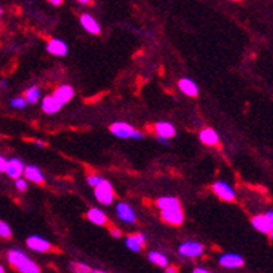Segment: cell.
Segmentation results:
<instances>
[{
  "label": "cell",
  "mask_w": 273,
  "mask_h": 273,
  "mask_svg": "<svg viewBox=\"0 0 273 273\" xmlns=\"http://www.w3.org/2000/svg\"><path fill=\"white\" fill-rule=\"evenodd\" d=\"M80 23L81 25L84 27V30L87 31V32H90V34H93V35H98L101 32V27H99V24L98 21L92 17L91 14H82L80 17Z\"/></svg>",
  "instance_id": "obj_9"
},
{
  "label": "cell",
  "mask_w": 273,
  "mask_h": 273,
  "mask_svg": "<svg viewBox=\"0 0 273 273\" xmlns=\"http://www.w3.org/2000/svg\"><path fill=\"white\" fill-rule=\"evenodd\" d=\"M13 107H18V109H23L27 106V101L24 98H14L12 101Z\"/></svg>",
  "instance_id": "obj_28"
},
{
  "label": "cell",
  "mask_w": 273,
  "mask_h": 273,
  "mask_svg": "<svg viewBox=\"0 0 273 273\" xmlns=\"http://www.w3.org/2000/svg\"><path fill=\"white\" fill-rule=\"evenodd\" d=\"M6 173L9 177L12 179H20V176L24 171V163L20 159H10L7 160V166H6Z\"/></svg>",
  "instance_id": "obj_12"
},
{
  "label": "cell",
  "mask_w": 273,
  "mask_h": 273,
  "mask_svg": "<svg viewBox=\"0 0 273 273\" xmlns=\"http://www.w3.org/2000/svg\"><path fill=\"white\" fill-rule=\"evenodd\" d=\"M148 258L149 261L152 262V263H155V265H158V266H167V258L163 255V254H160V252H149L148 254Z\"/></svg>",
  "instance_id": "obj_23"
},
{
  "label": "cell",
  "mask_w": 273,
  "mask_h": 273,
  "mask_svg": "<svg viewBox=\"0 0 273 273\" xmlns=\"http://www.w3.org/2000/svg\"><path fill=\"white\" fill-rule=\"evenodd\" d=\"M110 131L113 133L114 136H119V138H134V139H142L144 134L136 131L133 127L127 123H114L110 125Z\"/></svg>",
  "instance_id": "obj_2"
},
{
  "label": "cell",
  "mask_w": 273,
  "mask_h": 273,
  "mask_svg": "<svg viewBox=\"0 0 273 273\" xmlns=\"http://www.w3.org/2000/svg\"><path fill=\"white\" fill-rule=\"evenodd\" d=\"M0 273H6V272H4V268H3L1 265H0Z\"/></svg>",
  "instance_id": "obj_39"
},
{
  "label": "cell",
  "mask_w": 273,
  "mask_h": 273,
  "mask_svg": "<svg viewBox=\"0 0 273 273\" xmlns=\"http://www.w3.org/2000/svg\"><path fill=\"white\" fill-rule=\"evenodd\" d=\"M219 263L225 268H240L244 265V259L237 254H223L219 258Z\"/></svg>",
  "instance_id": "obj_11"
},
{
  "label": "cell",
  "mask_w": 273,
  "mask_h": 273,
  "mask_svg": "<svg viewBox=\"0 0 273 273\" xmlns=\"http://www.w3.org/2000/svg\"><path fill=\"white\" fill-rule=\"evenodd\" d=\"M110 234L116 237V239H119V237H121V231L119 230V228H110Z\"/></svg>",
  "instance_id": "obj_31"
},
{
  "label": "cell",
  "mask_w": 273,
  "mask_h": 273,
  "mask_svg": "<svg viewBox=\"0 0 273 273\" xmlns=\"http://www.w3.org/2000/svg\"><path fill=\"white\" fill-rule=\"evenodd\" d=\"M87 216L88 219L91 220L93 225H98V226H102L106 223V215L103 213L101 209H98V208H92L88 211V213H87Z\"/></svg>",
  "instance_id": "obj_22"
},
{
  "label": "cell",
  "mask_w": 273,
  "mask_h": 273,
  "mask_svg": "<svg viewBox=\"0 0 273 273\" xmlns=\"http://www.w3.org/2000/svg\"><path fill=\"white\" fill-rule=\"evenodd\" d=\"M166 273H179V269L176 266H170V268L166 269Z\"/></svg>",
  "instance_id": "obj_33"
},
{
  "label": "cell",
  "mask_w": 273,
  "mask_h": 273,
  "mask_svg": "<svg viewBox=\"0 0 273 273\" xmlns=\"http://www.w3.org/2000/svg\"><path fill=\"white\" fill-rule=\"evenodd\" d=\"M46 49L49 53L55 55V56H66L67 55V45L64 41L61 39H50L46 45Z\"/></svg>",
  "instance_id": "obj_10"
},
{
  "label": "cell",
  "mask_w": 273,
  "mask_h": 273,
  "mask_svg": "<svg viewBox=\"0 0 273 273\" xmlns=\"http://www.w3.org/2000/svg\"><path fill=\"white\" fill-rule=\"evenodd\" d=\"M39 93H41L39 88H36V87L30 88L28 91L25 92V101L28 103H36L39 99Z\"/></svg>",
  "instance_id": "obj_25"
},
{
  "label": "cell",
  "mask_w": 273,
  "mask_h": 273,
  "mask_svg": "<svg viewBox=\"0 0 273 273\" xmlns=\"http://www.w3.org/2000/svg\"><path fill=\"white\" fill-rule=\"evenodd\" d=\"M230 1H239V0H230Z\"/></svg>",
  "instance_id": "obj_42"
},
{
  "label": "cell",
  "mask_w": 273,
  "mask_h": 273,
  "mask_svg": "<svg viewBox=\"0 0 273 273\" xmlns=\"http://www.w3.org/2000/svg\"><path fill=\"white\" fill-rule=\"evenodd\" d=\"M6 166H7V159L0 156V171L6 170Z\"/></svg>",
  "instance_id": "obj_30"
},
{
  "label": "cell",
  "mask_w": 273,
  "mask_h": 273,
  "mask_svg": "<svg viewBox=\"0 0 273 273\" xmlns=\"http://www.w3.org/2000/svg\"><path fill=\"white\" fill-rule=\"evenodd\" d=\"M34 144L36 145V147H39V148H45L46 147V142H44V141H39V139H35Z\"/></svg>",
  "instance_id": "obj_32"
},
{
  "label": "cell",
  "mask_w": 273,
  "mask_h": 273,
  "mask_svg": "<svg viewBox=\"0 0 273 273\" xmlns=\"http://www.w3.org/2000/svg\"><path fill=\"white\" fill-rule=\"evenodd\" d=\"M193 273H211V272H208V271L204 269V268H197V269H194Z\"/></svg>",
  "instance_id": "obj_34"
},
{
  "label": "cell",
  "mask_w": 273,
  "mask_h": 273,
  "mask_svg": "<svg viewBox=\"0 0 273 273\" xmlns=\"http://www.w3.org/2000/svg\"><path fill=\"white\" fill-rule=\"evenodd\" d=\"M1 15H3V9L0 7V17H1Z\"/></svg>",
  "instance_id": "obj_41"
},
{
  "label": "cell",
  "mask_w": 273,
  "mask_h": 273,
  "mask_svg": "<svg viewBox=\"0 0 273 273\" xmlns=\"http://www.w3.org/2000/svg\"><path fill=\"white\" fill-rule=\"evenodd\" d=\"M27 245L31 250L38 251V252H46V251H50V248H52V244L49 241H46L45 239L39 237V236H31L30 239L27 240Z\"/></svg>",
  "instance_id": "obj_8"
},
{
  "label": "cell",
  "mask_w": 273,
  "mask_h": 273,
  "mask_svg": "<svg viewBox=\"0 0 273 273\" xmlns=\"http://www.w3.org/2000/svg\"><path fill=\"white\" fill-rule=\"evenodd\" d=\"M47 1H49V3H52L53 6H59V4H61V1H63V0H47Z\"/></svg>",
  "instance_id": "obj_36"
},
{
  "label": "cell",
  "mask_w": 273,
  "mask_h": 273,
  "mask_svg": "<svg viewBox=\"0 0 273 273\" xmlns=\"http://www.w3.org/2000/svg\"><path fill=\"white\" fill-rule=\"evenodd\" d=\"M15 187H17L20 191H25L27 187H28V184H27V182L23 180V179H17V180H15Z\"/></svg>",
  "instance_id": "obj_29"
},
{
  "label": "cell",
  "mask_w": 273,
  "mask_h": 273,
  "mask_svg": "<svg viewBox=\"0 0 273 273\" xmlns=\"http://www.w3.org/2000/svg\"><path fill=\"white\" fill-rule=\"evenodd\" d=\"M0 85H1L3 88H6V87H7V84H6V81H1V84H0Z\"/></svg>",
  "instance_id": "obj_38"
},
{
  "label": "cell",
  "mask_w": 273,
  "mask_h": 273,
  "mask_svg": "<svg viewBox=\"0 0 273 273\" xmlns=\"http://www.w3.org/2000/svg\"><path fill=\"white\" fill-rule=\"evenodd\" d=\"M252 226L259 230L262 233H268L272 237V228H273V213L272 211L268 212L266 215L262 216H255L252 219Z\"/></svg>",
  "instance_id": "obj_4"
},
{
  "label": "cell",
  "mask_w": 273,
  "mask_h": 273,
  "mask_svg": "<svg viewBox=\"0 0 273 273\" xmlns=\"http://www.w3.org/2000/svg\"><path fill=\"white\" fill-rule=\"evenodd\" d=\"M87 182H88V184L90 185H92V187H98L101 182H103L102 177H99V176H95V174H92V176H90L88 179H87Z\"/></svg>",
  "instance_id": "obj_27"
},
{
  "label": "cell",
  "mask_w": 273,
  "mask_h": 273,
  "mask_svg": "<svg viewBox=\"0 0 273 273\" xmlns=\"http://www.w3.org/2000/svg\"><path fill=\"white\" fill-rule=\"evenodd\" d=\"M145 243H147L145 236L141 234V233H136L134 236H128L127 240H125V245L131 251H134V252L142 250L145 247Z\"/></svg>",
  "instance_id": "obj_13"
},
{
  "label": "cell",
  "mask_w": 273,
  "mask_h": 273,
  "mask_svg": "<svg viewBox=\"0 0 273 273\" xmlns=\"http://www.w3.org/2000/svg\"><path fill=\"white\" fill-rule=\"evenodd\" d=\"M52 96H53L57 102L63 106L64 103H67L68 101H70V99L74 96V90H73L71 87H68V85H61V87H59V88H57Z\"/></svg>",
  "instance_id": "obj_14"
},
{
  "label": "cell",
  "mask_w": 273,
  "mask_h": 273,
  "mask_svg": "<svg viewBox=\"0 0 273 273\" xmlns=\"http://www.w3.org/2000/svg\"><path fill=\"white\" fill-rule=\"evenodd\" d=\"M0 237H3V239H10L12 237V228L3 220H0Z\"/></svg>",
  "instance_id": "obj_26"
},
{
  "label": "cell",
  "mask_w": 273,
  "mask_h": 273,
  "mask_svg": "<svg viewBox=\"0 0 273 273\" xmlns=\"http://www.w3.org/2000/svg\"><path fill=\"white\" fill-rule=\"evenodd\" d=\"M23 173L25 174V179L30 180V182H38V184H42V182H44V174H42V171L39 170L36 166H32V165L25 166Z\"/></svg>",
  "instance_id": "obj_16"
},
{
  "label": "cell",
  "mask_w": 273,
  "mask_h": 273,
  "mask_svg": "<svg viewBox=\"0 0 273 273\" xmlns=\"http://www.w3.org/2000/svg\"><path fill=\"white\" fill-rule=\"evenodd\" d=\"M95 197L103 205H110L113 202V187L110 182L103 180L98 187H95Z\"/></svg>",
  "instance_id": "obj_3"
},
{
  "label": "cell",
  "mask_w": 273,
  "mask_h": 273,
  "mask_svg": "<svg viewBox=\"0 0 273 273\" xmlns=\"http://www.w3.org/2000/svg\"><path fill=\"white\" fill-rule=\"evenodd\" d=\"M42 109H44L45 113L53 114L61 109V105L57 102L53 96H46L45 99L42 101Z\"/></svg>",
  "instance_id": "obj_19"
},
{
  "label": "cell",
  "mask_w": 273,
  "mask_h": 273,
  "mask_svg": "<svg viewBox=\"0 0 273 273\" xmlns=\"http://www.w3.org/2000/svg\"><path fill=\"white\" fill-rule=\"evenodd\" d=\"M117 213H119V216L120 219L125 222V223H134L136 222V213H134V211L130 208V205L124 204V202H120V204L117 205Z\"/></svg>",
  "instance_id": "obj_15"
},
{
  "label": "cell",
  "mask_w": 273,
  "mask_h": 273,
  "mask_svg": "<svg viewBox=\"0 0 273 273\" xmlns=\"http://www.w3.org/2000/svg\"><path fill=\"white\" fill-rule=\"evenodd\" d=\"M70 269L74 273H92L91 268L85 263H81V262H71L70 263Z\"/></svg>",
  "instance_id": "obj_24"
},
{
  "label": "cell",
  "mask_w": 273,
  "mask_h": 273,
  "mask_svg": "<svg viewBox=\"0 0 273 273\" xmlns=\"http://www.w3.org/2000/svg\"><path fill=\"white\" fill-rule=\"evenodd\" d=\"M92 273H107V272H102V271H93Z\"/></svg>",
  "instance_id": "obj_40"
},
{
  "label": "cell",
  "mask_w": 273,
  "mask_h": 273,
  "mask_svg": "<svg viewBox=\"0 0 273 273\" xmlns=\"http://www.w3.org/2000/svg\"><path fill=\"white\" fill-rule=\"evenodd\" d=\"M212 190H213V193L216 194L219 198H222L226 202H231V201L236 199L234 190L226 182H216L212 185Z\"/></svg>",
  "instance_id": "obj_5"
},
{
  "label": "cell",
  "mask_w": 273,
  "mask_h": 273,
  "mask_svg": "<svg viewBox=\"0 0 273 273\" xmlns=\"http://www.w3.org/2000/svg\"><path fill=\"white\" fill-rule=\"evenodd\" d=\"M158 141L162 142L163 145H169V141H167V139H165V138H162V136H158Z\"/></svg>",
  "instance_id": "obj_35"
},
{
  "label": "cell",
  "mask_w": 273,
  "mask_h": 273,
  "mask_svg": "<svg viewBox=\"0 0 273 273\" xmlns=\"http://www.w3.org/2000/svg\"><path fill=\"white\" fill-rule=\"evenodd\" d=\"M162 217H163V220H166L167 223H170L173 226H180L182 220H184L182 208H173V209L162 211Z\"/></svg>",
  "instance_id": "obj_7"
},
{
  "label": "cell",
  "mask_w": 273,
  "mask_h": 273,
  "mask_svg": "<svg viewBox=\"0 0 273 273\" xmlns=\"http://www.w3.org/2000/svg\"><path fill=\"white\" fill-rule=\"evenodd\" d=\"M155 130L158 133V136H162V138H171L176 134V128L174 125L167 123V121H160V123H156L155 124Z\"/></svg>",
  "instance_id": "obj_17"
},
{
  "label": "cell",
  "mask_w": 273,
  "mask_h": 273,
  "mask_svg": "<svg viewBox=\"0 0 273 273\" xmlns=\"http://www.w3.org/2000/svg\"><path fill=\"white\" fill-rule=\"evenodd\" d=\"M156 206L162 209V211H166V209H173V208H180V201L174 197H163L159 198L156 201Z\"/></svg>",
  "instance_id": "obj_21"
},
{
  "label": "cell",
  "mask_w": 273,
  "mask_h": 273,
  "mask_svg": "<svg viewBox=\"0 0 273 273\" xmlns=\"http://www.w3.org/2000/svg\"><path fill=\"white\" fill-rule=\"evenodd\" d=\"M7 259L13 268L20 273H41L39 266L28 258V255L20 250H12L7 255Z\"/></svg>",
  "instance_id": "obj_1"
},
{
  "label": "cell",
  "mask_w": 273,
  "mask_h": 273,
  "mask_svg": "<svg viewBox=\"0 0 273 273\" xmlns=\"http://www.w3.org/2000/svg\"><path fill=\"white\" fill-rule=\"evenodd\" d=\"M199 138L201 141L206 144V145H216L219 142V136H217L216 131L212 128H205L199 133Z\"/></svg>",
  "instance_id": "obj_20"
},
{
  "label": "cell",
  "mask_w": 273,
  "mask_h": 273,
  "mask_svg": "<svg viewBox=\"0 0 273 273\" xmlns=\"http://www.w3.org/2000/svg\"><path fill=\"white\" fill-rule=\"evenodd\" d=\"M180 254L184 257H190V258H195L198 255H201L204 252V247L199 244V243H195V241H187V243H182V245L179 247Z\"/></svg>",
  "instance_id": "obj_6"
},
{
  "label": "cell",
  "mask_w": 273,
  "mask_h": 273,
  "mask_svg": "<svg viewBox=\"0 0 273 273\" xmlns=\"http://www.w3.org/2000/svg\"><path fill=\"white\" fill-rule=\"evenodd\" d=\"M77 1H80L81 4H91L92 0H77Z\"/></svg>",
  "instance_id": "obj_37"
},
{
  "label": "cell",
  "mask_w": 273,
  "mask_h": 273,
  "mask_svg": "<svg viewBox=\"0 0 273 273\" xmlns=\"http://www.w3.org/2000/svg\"><path fill=\"white\" fill-rule=\"evenodd\" d=\"M179 88L188 96H197L198 95V87L193 80L190 78H182L179 81Z\"/></svg>",
  "instance_id": "obj_18"
}]
</instances>
